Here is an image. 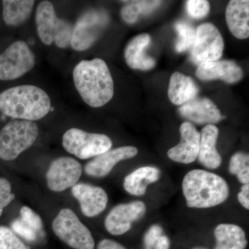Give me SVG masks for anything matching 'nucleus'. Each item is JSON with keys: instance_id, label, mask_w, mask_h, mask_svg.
Here are the masks:
<instances>
[{"instance_id": "nucleus-19", "label": "nucleus", "mask_w": 249, "mask_h": 249, "mask_svg": "<svg viewBox=\"0 0 249 249\" xmlns=\"http://www.w3.org/2000/svg\"><path fill=\"white\" fill-rule=\"evenodd\" d=\"M228 27L232 35L240 40L249 37V1L232 0L226 10Z\"/></svg>"}, {"instance_id": "nucleus-20", "label": "nucleus", "mask_w": 249, "mask_h": 249, "mask_svg": "<svg viewBox=\"0 0 249 249\" xmlns=\"http://www.w3.org/2000/svg\"><path fill=\"white\" fill-rule=\"evenodd\" d=\"M219 129L214 124L205 126L200 133V144L197 158L209 169H216L222 163V157L216 148Z\"/></svg>"}, {"instance_id": "nucleus-8", "label": "nucleus", "mask_w": 249, "mask_h": 249, "mask_svg": "<svg viewBox=\"0 0 249 249\" xmlns=\"http://www.w3.org/2000/svg\"><path fill=\"white\" fill-rule=\"evenodd\" d=\"M62 146L80 160H88L110 150L111 139L106 134L89 133L78 128L68 129L62 137Z\"/></svg>"}, {"instance_id": "nucleus-9", "label": "nucleus", "mask_w": 249, "mask_h": 249, "mask_svg": "<svg viewBox=\"0 0 249 249\" xmlns=\"http://www.w3.org/2000/svg\"><path fill=\"white\" fill-rule=\"evenodd\" d=\"M35 65V54L28 44L24 41H16L0 54V80L18 79Z\"/></svg>"}, {"instance_id": "nucleus-31", "label": "nucleus", "mask_w": 249, "mask_h": 249, "mask_svg": "<svg viewBox=\"0 0 249 249\" xmlns=\"http://www.w3.org/2000/svg\"><path fill=\"white\" fill-rule=\"evenodd\" d=\"M20 219L36 232L43 235V223L42 219L39 214L36 213L31 208L23 206L20 209Z\"/></svg>"}, {"instance_id": "nucleus-28", "label": "nucleus", "mask_w": 249, "mask_h": 249, "mask_svg": "<svg viewBox=\"0 0 249 249\" xmlns=\"http://www.w3.org/2000/svg\"><path fill=\"white\" fill-rule=\"evenodd\" d=\"M145 249H169L170 240L160 225L152 226L144 237Z\"/></svg>"}, {"instance_id": "nucleus-23", "label": "nucleus", "mask_w": 249, "mask_h": 249, "mask_svg": "<svg viewBox=\"0 0 249 249\" xmlns=\"http://www.w3.org/2000/svg\"><path fill=\"white\" fill-rule=\"evenodd\" d=\"M214 234L217 242L214 249H245L247 246L245 231L235 224H219Z\"/></svg>"}, {"instance_id": "nucleus-33", "label": "nucleus", "mask_w": 249, "mask_h": 249, "mask_svg": "<svg viewBox=\"0 0 249 249\" xmlns=\"http://www.w3.org/2000/svg\"><path fill=\"white\" fill-rule=\"evenodd\" d=\"M15 199V195L11 193V183L7 179L0 178V217L6 206Z\"/></svg>"}, {"instance_id": "nucleus-35", "label": "nucleus", "mask_w": 249, "mask_h": 249, "mask_svg": "<svg viewBox=\"0 0 249 249\" xmlns=\"http://www.w3.org/2000/svg\"><path fill=\"white\" fill-rule=\"evenodd\" d=\"M98 249H127L116 241L105 239L100 242Z\"/></svg>"}, {"instance_id": "nucleus-1", "label": "nucleus", "mask_w": 249, "mask_h": 249, "mask_svg": "<svg viewBox=\"0 0 249 249\" xmlns=\"http://www.w3.org/2000/svg\"><path fill=\"white\" fill-rule=\"evenodd\" d=\"M73 80L80 97L90 107H103L114 96L112 76L102 59L78 62L73 70Z\"/></svg>"}, {"instance_id": "nucleus-29", "label": "nucleus", "mask_w": 249, "mask_h": 249, "mask_svg": "<svg viewBox=\"0 0 249 249\" xmlns=\"http://www.w3.org/2000/svg\"><path fill=\"white\" fill-rule=\"evenodd\" d=\"M0 249H28L9 228L0 226Z\"/></svg>"}, {"instance_id": "nucleus-27", "label": "nucleus", "mask_w": 249, "mask_h": 249, "mask_svg": "<svg viewBox=\"0 0 249 249\" xmlns=\"http://www.w3.org/2000/svg\"><path fill=\"white\" fill-rule=\"evenodd\" d=\"M229 172L236 175L243 184L249 183V157L248 154L237 152L232 156L229 164Z\"/></svg>"}, {"instance_id": "nucleus-15", "label": "nucleus", "mask_w": 249, "mask_h": 249, "mask_svg": "<svg viewBox=\"0 0 249 249\" xmlns=\"http://www.w3.org/2000/svg\"><path fill=\"white\" fill-rule=\"evenodd\" d=\"M138 153L137 147H118L96 156L85 167V173L93 178H104L110 173L114 167L121 160H129Z\"/></svg>"}, {"instance_id": "nucleus-6", "label": "nucleus", "mask_w": 249, "mask_h": 249, "mask_svg": "<svg viewBox=\"0 0 249 249\" xmlns=\"http://www.w3.org/2000/svg\"><path fill=\"white\" fill-rule=\"evenodd\" d=\"M109 16L106 10H87L77 19L72 32L71 47L76 52L89 49L107 27Z\"/></svg>"}, {"instance_id": "nucleus-24", "label": "nucleus", "mask_w": 249, "mask_h": 249, "mask_svg": "<svg viewBox=\"0 0 249 249\" xmlns=\"http://www.w3.org/2000/svg\"><path fill=\"white\" fill-rule=\"evenodd\" d=\"M2 16L5 24L18 27L27 20L34 9L35 1L33 0H4Z\"/></svg>"}, {"instance_id": "nucleus-5", "label": "nucleus", "mask_w": 249, "mask_h": 249, "mask_svg": "<svg viewBox=\"0 0 249 249\" xmlns=\"http://www.w3.org/2000/svg\"><path fill=\"white\" fill-rule=\"evenodd\" d=\"M38 134V126L32 121H11L0 131V158L16 160L35 142Z\"/></svg>"}, {"instance_id": "nucleus-3", "label": "nucleus", "mask_w": 249, "mask_h": 249, "mask_svg": "<svg viewBox=\"0 0 249 249\" xmlns=\"http://www.w3.org/2000/svg\"><path fill=\"white\" fill-rule=\"evenodd\" d=\"M182 189L187 206L208 209L222 204L229 196L227 181L216 174L204 170H193L185 175Z\"/></svg>"}, {"instance_id": "nucleus-25", "label": "nucleus", "mask_w": 249, "mask_h": 249, "mask_svg": "<svg viewBox=\"0 0 249 249\" xmlns=\"http://www.w3.org/2000/svg\"><path fill=\"white\" fill-rule=\"evenodd\" d=\"M121 11L123 20L127 24H134L141 16L150 14L160 4V1H129Z\"/></svg>"}, {"instance_id": "nucleus-7", "label": "nucleus", "mask_w": 249, "mask_h": 249, "mask_svg": "<svg viewBox=\"0 0 249 249\" xmlns=\"http://www.w3.org/2000/svg\"><path fill=\"white\" fill-rule=\"evenodd\" d=\"M52 228L57 237L72 249H94L91 232L71 209L60 210L52 223Z\"/></svg>"}, {"instance_id": "nucleus-16", "label": "nucleus", "mask_w": 249, "mask_h": 249, "mask_svg": "<svg viewBox=\"0 0 249 249\" xmlns=\"http://www.w3.org/2000/svg\"><path fill=\"white\" fill-rule=\"evenodd\" d=\"M196 75L201 80L220 79L232 84L240 80L243 71L240 66L231 60H216L198 65Z\"/></svg>"}, {"instance_id": "nucleus-30", "label": "nucleus", "mask_w": 249, "mask_h": 249, "mask_svg": "<svg viewBox=\"0 0 249 249\" xmlns=\"http://www.w3.org/2000/svg\"><path fill=\"white\" fill-rule=\"evenodd\" d=\"M11 228L15 233L18 234L27 242H37L43 236L29 227L20 218L15 219L11 224Z\"/></svg>"}, {"instance_id": "nucleus-4", "label": "nucleus", "mask_w": 249, "mask_h": 249, "mask_svg": "<svg viewBox=\"0 0 249 249\" xmlns=\"http://www.w3.org/2000/svg\"><path fill=\"white\" fill-rule=\"evenodd\" d=\"M36 24L39 37L45 45L54 43L60 49L71 45L73 25L67 19L56 16L51 1H42L37 5Z\"/></svg>"}, {"instance_id": "nucleus-14", "label": "nucleus", "mask_w": 249, "mask_h": 249, "mask_svg": "<svg viewBox=\"0 0 249 249\" xmlns=\"http://www.w3.org/2000/svg\"><path fill=\"white\" fill-rule=\"evenodd\" d=\"M181 142L168 152L170 160L178 163L189 164L196 160L200 144V133L194 124L184 122L180 127Z\"/></svg>"}, {"instance_id": "nucleus-22", "label": "nucleus", "mask_w": 249, "mask_h": 249, "mask_svg": "<svg viewBox=\"0 0 249 249\" xmlns=\"http://www.w3.org/2000/svg\"><path fill=\"white\" fill-rule=\"evenodd\" d=\"M160 178V171L158 168L151 166H145L134 170L127 175L124 179V190L135 196L145 195L148 185L158 181Z\"/></svg>"}, {"instance_id": "nucleus-13", "label": "nucleus", "mask_w": 249, "mask_h": 249, "mask_svg": "<svg viewBox=\"0 0 249 249\" xmlns=\"http://www.w3.org/2000/svg\"><path fill=\"white\" fill-rule=\"evenodd\" d=\"M71 192L79 202L82 213L86 217H96L107 207V194L101 187L88 183H77L72 187Z\"/></svg>"}, {"instance_id": "nucleus-10", "label": "nucleus", "mask_w": 249, "mask_h": 249, "mask_svg": "<svg viewBox=\"0 0 249 249\" xmlns=\"http://www.w3.org/2000/svg\"><path fill=\"white\" fill-rule=\"evenodd\" d=\"M224 48V40L217 28L211 23L201 24L196 29V40L191 48L192 61L199 65L219 60Z\"/></svg>"}, {"instance_id": "nucleus-17", "label": "nucleus", "mask_w": 249, "mask_h": 249, "mask_svg": "<svg viewBox=\"0 0 249 249\" xmlns=\"http://www.w3.org/2000/svg\"><path fill=\"white\" fill-rule=\"evenodd\" d=\"M180 114L196 124H213L222 119L217 106L207 98L196 97L179 108Z\"/></svg>"}, {"instance_id": "nucleus-11", "label": "nucleus", "mask_w": 249, "mask_h": 249, "mask_svg": "<svg viewBox=\"0 0 249 249\" xmlns=\"http://www.w3.org/2000/svg\"><path fill=\"white\" fill-rule=\"evenodd\" d=\"M83 168L79 162L69 157L56 159L51 163L47 174V186L53 192L66 191L79 181Z\"/></svg>"}, {"instance_id": "nucleus-21", "label": "nucleus", "mask_w": 249, "mask_h": 249, "mask_svg": "<svg viewBox=\"0 0 249 249\" xmlns=\"http://www.w3.org/2000/svg\"><path fill=\"white\" fill-rule=\"evenodd\" d=\"M199 88L191 77L175 72L170 77L168 98L176 106H183L196 97Z\"/></svg>"}, {"instance_id": "nucleus-12", "label": "nucleus", "mask_w": 249, "mask_h": 249, "mask_svg": "<svg viewBox=\"0 0 249 249\" xmlns=\"http://www.w3.org/2000/svg\"><path fill=\"white\" fill-rule=\"evenodd\" d=\"M146 213L142 201H135L115 206L107 214L105 227L113 235H121L130 230L132 223L142 219Z\"/></svg>"}, {"instance_id": "nucleus-32", "label": "nucleus", "mask_w": 249, "mask_h": 249, "mask_svg": "<svg viewBox=\"0 0 249 249\" xmlns=\"http://www.w3.org/2000/svg\"><path fill=\"white\" fill-rule=\"evenodd\" d=\"M186 5L187 12L192 18L201 19L209 14L210 4L206 0H188Z\"/></svg>"}, {"instance_id": "nucleus-2", "label": "nucleus", "mask_w": 249, "mask_h": 249, "mask_svg": "<svg viewBox=\"0 0 249 249\" xmlns=\"http://www.w3.org/2000/svg\"><path fill=\"white\" fill-rule=\"evenodd\" d=\"M51 109L49 95L35 85H19L0 93V112L14 119L34 122L43 119Z\"/></svg>"}, {"instance_id": "nucleus-26", "label": "nucleus", "mask_w": 249, "mask_h": 249, "mask_svg": "<svg viewBox=\"0 0 249 249\" xmlns=\"http://www.w3.org/2000/svg\"><path fill=\"white\" fill-rule=\"evenodd\" d=\"M175 29L178 33V40L175 49L178 53H183L192 48L196 40V30L188 22L179 21L175 24Z\"/></svg>"}, {"instance_id": "nucleus-18", "label": "nucleus", "mask_w": 249, "mask_h": 249, "mask_svg": "<svg viewBox=\"0 0 249 249\" xmlns=\"http://www.w3.org/2000/svg\"><path fill=\"white\" fill-rule=\"evenodd\" d=\"M151 37L142 34L135 36L126 46L124 56L127 65L133 70L147 71L156 65V60L145 53V49L150 45Z\"/></svg>"}, {"instance_id": "nucleus-34", "label": "nucleus", "mask_w": 249, "mask_h": 249, "mask_svg": "<svg viewBox=\"0 0 249 249\" xmlns=\"http://www.w3.org/2000/svg\"><path fill=\"white\" fill-rule=\"evenodd\" d=\"M238 200L240 201L241 204L247 209H249V184H244L242 187V189L238 196H237Z\"/></svg>"}]
</instances>
